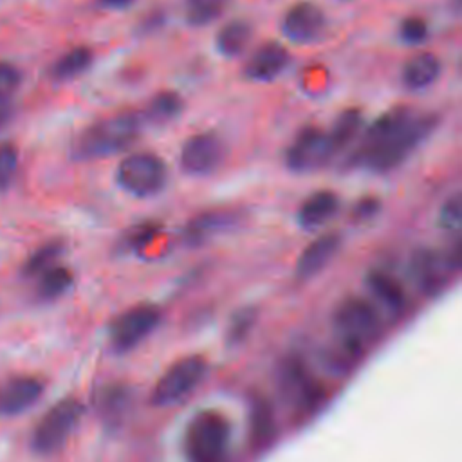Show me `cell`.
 Listing matches in <instances>:
<instances>
[{"label": "cell", "mask_w": 462, "mask_h": 462, "mask_svg": "<svg viewBox=\"0 0 462 462\" xmlns=\"http://www.w3.org/2000/svg\"><path fill=\"white\" fill-rule=\"evenodd\" d=\"M437 125V114H415L408 106L390 108L366 128L352 153V162L375 173L392 171L417 150Z\"/></svg>", "instance_id": "cell-1"}, {"label": "cell", "mask_w": 462, "mask_h": 462, "mask_svg": "<svg viewBox=\"0 0 462 462\" xmlns=\"http://www.w3.org/2000/svg\"><path fill=\"white\" fill-rule=\"evenodd\" d=\"M141 134V117L134 112H121L103 117L83 128L70 144L76 161L110 157L130 148Z\"/></svg>", "instance_id": "cell-2"}, {"label": "cell", "mask_w": 462, "mask_h": 462, "mask_svg": "<svg viewBox=\"0 0 462 462\" xmlns=\"http://www.w3.org/2000/svg\"><path fill=\"white\" fill-rule=\"evenodd\" d=\"M83 415L85 404L78 397L58 399L34 422L29 435L31 451L38 457H51L61 451L81 424Z\"/></svg>", "instance_id": "cell-3"}, {"label": "cell", "mask_w": 462, "mask_h": 462, "mask_svg": "<svg viewBox=\"0 0 462 462\" xmlns=\"http://www.w3.org/2000/svg\"><path fill=\"white\" fill-rule=\"evenodd\" d=\"M334 328L341 339V346L348 354L359 356L381 334L377 309L365 298L348 296L334 310Z\"/></svg>", "instance_id": "cell-4"}, {"label": "cell", "mask_w": 462, "mask_h": 462, "mask_svg": "<svg viewBox=\"0 0 462 462\" xmlns=\"http://www.w3.org/2000/svg\"><path fill=\"white\" fill-rule=\"evenodd\" d=\"M229 420L215 411H199L188 424L184 449L189 462H226L229 448Z\"/></svg>", "instance_id": "cell-5"}, {"label": "cell", "mask_w": 462, "mask_h": 462, "mask_svg": "<svg viewBox=\"0 0 462 462\" xmlns=\"http://www.w3.org/2000/svg\"><path fill=\"white\" fill-rule=\"evenodd\" d=\"M116 182L132 197H153L162 191L168 182V166L153 153H130L119 162L116 170Z\"/></svg>", "instance_id": "cell-6"}, {"label": "cell", "mask_w": 462, "mask_h": 462, "mask_svg": "<svg viewBox=\"0 0 462 462\" xmlns=\"http://www.w3.org/2000/svg\"><path fill=\"white\" fill-rule=\"evenodd\" d=\"M206 372L208 361L199 354L179 359L155 383L150 395L152 404L159 408H168L182 402L202 383Z\"/></svg>", "instance_id": "cell-7"}, {"label": "cell", "mask_w": 462, "mask_h": 462, "mask_svg": "<svg viewBox=\"0 0 462 462\" xmlns=\"http://www.w3.org/2000/svg\"><path fill=\"white\" fill-rule=\"evenodd\" d=\"M161 323V310L152 303H139L112 319L108 343L114 352L123 354L143 343Z\"/></svg>", "instance_id": "cell-8"}, {"label": "cell", "mask_w": 462, "mask_h": 462, "mask_svg": "<svg viewBox=\"0 0 462 462\" xmlns=\"http://www.w3.org/2000/svg\"><path fill=\"white\" fill-rule=\"evenodd\" d=\"M45 395V381L36 374H11L0 381V417L27 413Z\"/></svg>", "instance_id": "cell-9"}, {"label": "cell", "mask_w": 462, "mask_h": 462, "mask_svg": "<svg viewBox=\"0 0 462 462\" xmlns=\"http://www.w3.org/2000/svg\"><path fill=\"white\" fill-rule=\"evenodd\" d=\"M332 159L327 132L318 126H305L285 150V166L296 173H307L321 168Z\"/></svg>", "instance_id": "cell-10"}, {"label": "cell", "mask_w": 462, "mask_h": 462, "mask_svg": "<svg viewBox=\"0 0 462 462\" xmlns=\"http://www.w3.org/2000/svg\"><path fill=\"white\" fill-rule=\"evenodd\" d=\"M224 143L213 134H195L184 141L179 162L182 171L193 177H204L213 173L224 161Z\"/></svg>", "instance_id": "cell-11"}, {"label": "cell", "mask_w": 462, "mask_h": 462, "mask_svg": "<svg viewBox=\"0 0 462 462\" xmlns=\"http://www.w3.org/2000/svg\"><path fill=\"white\" fill-rule=\"evenodd\" d=\"M325 29L327 16L323 9L312 2H298L291 5L282 18L283 36L298 45L319 40Z\"/></svg>", "instance_id": "cell-12"}, {"label": "cell", "mask_w": 462, "mask_h": 462, "mask_svg": "<svg viewBox=\"0 0 462 462\" xmlns=\"http://www.w3.org/2000/svg\"><path fill=\"white\" fill-rule=\"evenodd\" d=\"M282 388L287 401L301 410L316 408L323 397L319 383L312 379L305 365H301L298 359H289L285 363L282 370Z\"/></svg>", "instance_id": "cell-13"}, {"label": "cell", "mask_w": 462, "mask_h": 462, "mask_svg": "<svg viewBox=\"0 0 462 462\" xmlns=\"http://www.w3.org/2000/svg\"><path fill=\"white\" fill-rule=\"evenodd\" d=\"M289 51L280 42H265L258 45L245 61L244 76L249 81L267 83L278 78L289 65Z\"/></svg>", "instance_id": "cell-14"}, {"label": "cell", "mask_w": 462, "mask_h": 462, "mask_svg": "<svg viewBox=\"0 0 462 462\" xmlns=\"http://www.w3.org/2000/svg\"><path fill=\"white\" fill-rule=\"evenodd\" d=\"M341 247L339 233H323L314 238L298 256L294 274L298 280H309L321 273Z\"/></svg>", "instance_id": "cell-15"}, {"label": "cell", "mask_w": 462, "mask_h": 462, "mask_svg": "<svg viewBox=\"0 0 462 462\" xmlns=\"http://www.w3.org/2000/svg\"><path fill=\"white\" fill-rule=\"evenodd\" d=\"M339 197L330 189H319L310 193L298 208L296 218L300 227L314 231L325 226L339 211Z\"/></svg>", "instance_id": "cell-16"}, {"label": "cell", "mask_w": 462, "mask_h": 462, "mask_svg": "<svg viewBox=\"0 0 462 462\" xmlns=\"http://www.w3.org/2000/svg\"><path fill=\"white\" fill-rule=\"evenodd\" d=\"M440 70V60L433 52H417L404 61L401 83L410 92H420L439 79Z\"/></svg>", "instance_id": "cell-17"}, {"label": "cell", "mask_w": 462, "mask_h": 462, "mask_svg": "<svg viewBox=\"0 0 462 462\" xmlns=\"http://www.w3.org/2000/svg\"><path fill=\"white\" fill-rule=\"evenodd\" d=\"M238 222V215L233 211H204L193 217L184 227V240L189 245L206 242L215 233L231 229Z\"/></svg>", "instance_id": "cell-18"}, {"label": "cell", "mask_w": 462, "mask_h": 462, "mask_svg": "<svg viewBox=\"0 0 462 462\" xmlns=\"http://www.w3.org/2000/svg\"><path fill=\"white\" fill-rule=\"evenodd\" d=\"M411 269L413 274L417 278V282L422 285L424 291L428 292H435L444 282V269H458V265L453 262V258L449 256L448 260L440 258L435 251L430 249H422L417 251L411 262Z\"/></svg>", "instance_id": "cell-19"}, {"label": "cell", "mask_w": 462, "mask_h": 462, "mask_svg": "<svg viewBox=\"0 0 462 462\" xmlns=\"http://www.w3.org/2000/svg\"><path fill=\"white\" fill-rule=\"evenodd\" d=\"M366 287L372 292V296L390 312H401L404 309L406 305L404 289L392 274L381 269H374L366 276Z\"/></svg>", "instance_id": "cell-20"}, {"label": "cell", "mask_w": 462, "mask_h": 462, "mask_svg": "<svg viewBox=\"0 0 462 462\" xmlns=\"http://www.w3.org/2000/svg\"><path fill=\"white\" fill-rule=\"evenodd\" d=\"M363 128V114L359 108H345L332 123V128L327 132V143L330 155L341 153L348 148Z\"/></svg>", "instance_id": "cell-21"}, {"label": "cell", "mask_w": 462, "mask_h": 462, "mask_svg": "<svg viewBox=\"0 0 462 462\" xmlns=\"http://www.w3.org/2000/svg\"><path fill=\"white\" fill-rule=\"evenodd\" d=\"M34 280V298L40 303H52L70 291L74 283V274L69 267L56 263L54 267L47 269Z\"/></svg>", "instance_id": "cell-22"}, {"label": "cell", "mask_w": 462, "mask_h": 462, "mask_svg": "<svg viewBox=\"0 0 462 462\" xmlns=\"http://www.w3.org/2000/svg\"><path fill=\"white\" fill-rule=\"evenodd\" d=\"M253 40V25L245 20H231L222 25L215 38V47L224 58H236L244 54Z\"/></svg>", "instance_id": "cell-23"}, {"label": "cell", "mask_w": 462, "mask_h": 462, "mask_svg": "<svg viewBox=\"0 0 462 462\" xmlns=\"http://www.w3.org/2000/svg\"><path fill=\"white\" fill-rule=\"evenodd\" d=\"M92 61H94L92 49L85 45H78L65 51L58 60L52 61L49 69V76L54 81H69L81 76L85 70H88Z\"/></svg>", "instance_id": "cell-24"}, {"label": "cell", "mask_w": 462, "mask_h": 462, "mask_svg": "<svg viewBox=\"0 0 462 462\" xmlns=\"http://www.w3.org/2000/svg\"><path fill=\"white\" fill-rule=\"evenodd\" d=\"M63 253H65V242L60 238H52L40 244L22 263V276L27 280L38 278L42 273L54 267L58 260L63 256Z\"/></svg>", "instance_id": "cell-25"}, {"label": "cell", "mask_w": 462, "mask_h": 462, "mask_svg": "<svg viewBox=\"0 0 462 462\" xmlns=\"http://www.w3.org/2000/svg\"><path fill=\"white\" fill-rule=\"evenodd\" d=\"M184 110V101L177 92L166 90V92H157L148 106H146V117L152 123L164 125L173 119H177Z\"/></svg>", "instance_id": "cell-26"}, {"label": "cell", "mask_w": 462, "mask_h": 462, "mask_svg": "<svg viewBox=\"0 0 462 462\" xmlns=\"http://www.w3.org/2000/svg\"><path fill=\"white\" fill-rule=\"evenodd\" d=\"M227 0H186L184 16L193 27H204L215 22L226 9Z\"/></svg>", "instance_id": "cell-27"}, {"label": "cell", "mask_w": 462, "mask_h": 462, "mask_svg": "<svg viewBox=\"0 0 462 462\" xmlns=\"http://www.w3.org/2000/svg\"><path fill=\"white\" fill-rule=\"evenodd\" d=\"M125 404H126V392L119 384L99 388L96 408L103 417V420H114V417H119Z\"/></svg>", "instance_id": "cell-28"}, {"label": "cell", "mask_w": 462, "mask_h": 462, "mask_svg": "<svg viewBox=\"0 0 462 462\" xmlns=\"http://www.w3.org/2000/svg\"><path fill=\"white\" fill-rule=\"evenodd\" d=\"M258 318V310L254 307H242L238 309L229 321L227 327V343L229 345H240L242 341L247 339V336L251 334L254 323Z\"/></svg>", "instance_id": "cell-29"}, {"label": "cell", "mask_w": 462, "mask_h": 462, "mask_svg": "<svg viewBox=\"0 0 462 462\" xmlns=\"http://www.w3.org/2000/svg\"><path fill=\"white\" fill-rule=\"evenodd\" d=\"M18 164H20L18 148L9 141L0 143V193L7 191L13 186L18 173Z\"/></svg>", "instance_id": "cell-30"}, {"label": "cell", "mask_w": 462, "mask_h": 462, "mask_svg": "<svg viewBox=\"0 0 462 462\" xmlns=\"http://www.w3.org/2000/svg\"><path fill=\"white\" fill-rule=\"evenodd\" d=\"M430 34V27L426 23L424 18L420 16H406L401 20L399 29H397V36L404 45H420L428 40Z\"/></svg>", "instance_id": "cell-31"}, {"label": "cell", "mask_w": 462, "mask_h": 462, "mask_svg": "<svg viewBox=\"0 0 462 462\" xmlns=\"http://www.w3.org/2000/svg\"><path fill=\"white\" fill-rule=\"evenodd\" d=\"M22 85V70L11 61H0V103L11 101Z\"/></svg>", "instance_id": "cell-32"}, {"label": "cell", "mask_w": 462, "mask_h": 462, "mask_svg": "<svg viewBox=\"0 0 462 462\" xmlns=\"http://www.w3.org/2000/svg\"><path fill=\"white\" fill-rule=\"evenodd\" d=\"M161 227L155 222H144L134 229L128 231V235L123 238V244L126 249L132 251H141L144 249L150 242H153V238L159 235Z\"/></svg>", "instance_id": "cell-33"}, {"label": "cell", "mask_w": 462, "mask_h": 462, "mask_svg": "<svg viewBox=\"0 0 462 462\" xmlns=\"http://www.w3.org/2000/svg\"><path fill=\"white\" fill-rule=\"evenodd\" d=\"M439 226L442 229H458L460 227V222H462V200H460V195L455 193L453 197H449L440 211H439V218H437Z\"/></svg>", "instance_id": "cell-34"}, {"label": "cell", "mask_w": 462, "mask_h": 462, "mask_svg": "<svg viewBox=\"0 0 462 462\" xmlns=\"http://www.w3.org/2000/svg\"><path fill=\"white\" fill-rule=\"evenodd\" d=\"M381 211V200L377 197H363L352 208V217L357 222L372 220Z\"/></svg>", "instance_id": "cell-35"}, {"label": "cell", "mask_w": 462, "mask_h": 462, "mask_svg": "<svg viewBox=\"0 0 462 462\" xmlns=\"http://www.w3.org/2000/svg\"><path fill=\"white\" fill-rule=\"evenodd\" d=\"M14 119V106L11 101L0 103V134L13 123Z\"/></svg>", "instance_id": "cell-36"}, {"label": "cell", "mask_w": 462, "mask_h": 462, "mask_svg": "<svg viewBox=\"0 0 462 462\" xmlns=\"http://www.w3.org/2000/svg\"><path fill=\"white\" fill-rule=\"evenodd\" d=\"M135 0H97V4L105 9H116V11H121V9H126L134 4Z\"/></svg>", "instance_id": "cell-37"}]
</instances>
